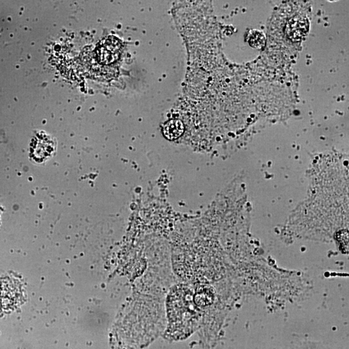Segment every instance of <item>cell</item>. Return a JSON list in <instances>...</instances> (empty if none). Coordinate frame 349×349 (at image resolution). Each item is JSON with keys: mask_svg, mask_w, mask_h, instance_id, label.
Listing matches in <instances>:
<instances>
[{"mask_svg": "<svg viewBox=\"0 0 349 349\" xmlns=\"http://www.w3.org/2000/svg\"><path fill=\"white\" fill-rule=\"evenodd\" d=\"M187 290H176L169 300V315L171 325L175 330H188L191 326V299Z\"/></svg>", "mask_w": 349, "mask_h": 349, "instance_id": "obj_1", "label": "cell"}, {"mask_svg": "<svg viewBox=\"0 0 349 349\" xmlns=\"http://www.w3.org/2000/svg\"><path fill=\"white\" fill-rule=\"evenodd\" d=\"M56 151V142L49 136L34 138L30 150V157L33 162L42 164L50 160Z\"/></svg>", "mask_w": 349, "mask_h": 349, "instance_id": "obj_2", "label": "cell"}, {"mask_svg": "<svg viewBox=\"0 0 349 349\" xmlns=\"http://www.w3.org/2000/svg\"><path fill=\"white\" fill-rule=\"evenodd\" d=\"M121 50V43L115 37L103 41L97 50V57L102 64H109L118 58Z\"/></svg>", "mask_w": 349, "mask_h": 349, "instance_id": "obj_3", "label": "cell"}, {"mask_svg": "<svg viewBox=\"0 0 349 349\" xmlns=\"http://www.w3.org/2000/svg\"><path fill=\"white\" fill-rule=\"evenodd\" d=\"M309 28V24L307 18L303 16H295L288 24L287 35L293 41L301 40L307 35Z\"/></svg>", "mask_w": 349, "mask_h": 349, "instance_id": "obj_4", "label": "cell"}, {"mask_svg": "<svg viewBox=\"0 0 349 349\" xmlns=\"http://www.w3.org/2000/svg\"><path fill=\"white\" fill-rule=\"evenodd\" d=\"M185 127L179 120H171L167 122L163 127L162 132L165 137L169 140L177 139L183 134Z\"/></svg>", "mask_w": 349, "mask_h": 349, "instance_id": "obj_5", "label": "cell"}, {"mask_svg": "<svg viewBox=\"0 0 349 349\" xmlns=\"http://www.w3.org/2000/svg\"><path fill=\"white\" fill-rule=\"evenodd\" d=\"M248 41L250 46L256 49H262L266 44L264 34L258 30H253L250 32Z\"/></svg>", "mask_w": 349, "mask_h": 349, "instance_id": "obj_6", "label": "cell"}]
</instances>
